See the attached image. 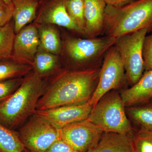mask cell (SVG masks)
<instances>
[{"label":"cell","instance_id":"obj_19","mask_svg":"<svg viewBox=\"0 0 152 152\" xmlns=\"http://www.w3.org/2000/svg\"><path fill=\"white\" fill-rule=\"evenodd\" d=\"M17 131L0 123V152H26Z\"/></svg>","mask_w":152,"mask_h":152},{"label":"cell","instance_id":"obj_9","mask_svg":"<svg viewBox=\"0 0 152 152\" xmlns=\"http://www.w3.org/2000/svg\"><path fill=\"white\" fill-rule=\"evenodd\" d=\"M59 130L60 139L78 152H88L99 141L104 132L88 119Z\"/></svg>","mask_w":152,"mask_h":152},{"label":"cell","instance_id":"obj_22","mask_svg":"<svg viewBox=\"0 0 152 152\" xmlns=\"http://www.w3.org/2000/svg\"><path fill=\"white\" fill-rule=\"evenodd\" d=\"M15 35L11 21L0 28V60L12 59Z\"/></svg>","mask_w":152,"mask_h":152},{"label":"cell","instance_id":"obj_32","mask_svg":"<svg viewBox=\"0 0 152 152\" xmlns=\"http://www.w3.org/2000/svg\"><path fill=\"white\" fill-rule=\"evenodd\" d=\"M26 152H30V151H29V150H27V151Z\"/></svg>","mask_w":152,"mask_h":152},{"label":"cell","instance_id":"obj_31","mask_svg":"<svg viewBox=\"0 0 152 152\" xmlns=\"http://www.w3.org/2000/svg\"><path fill=\"white\" fill-rule=\"evenodd\" d=\"M8 5H10L12 4V0H3Z\"/></svg>","mask_w":152,"mask_h":152},{"label":"cell","instance_id":"obj_7","mask_svg":"<svg viewBox=\"0 0 152 152\" xmlns=\"http://www.w3.org/2000/svg\"><path fill=\"white\" fill-rule=\"evenodd\" d=\"M126 80L124 64L114 45L106 53L96 88L89 102L94 107L106 93L121 88Z\"/></svg>","mask_w":152,"mask_h":152},{"label":"cell","instance_id":"obj_18","mask_svg":"<svg viewBox=\"0 0 152 152\" xmlns=\"http://www.w3.org/2000/svg\"><path fill=\"white\" fill-rule=\"evenodd\" d=\"M32 70L31 66L12 59L0 60V81L23 77Z\"/></svg>","mask_w":152,"mask_h":152},{"label":"cell","instance_id":"obj_13","mask_svg":"<svg viewBox=\"0 0 152 152\" xmlns=\"http://www.w3.org/2000/svg\"><path fill=\"white\" fill-rule=\"evenodd\" d=\"M125 107L142 104L152 100V70L144 72L134 86L120 91Z\"/></svg>","mask_w":152,"mask_h":152},{"label":"cell","instance_id":"obj_11","mask_svg":"<svg viewBox=\"0 0 152 152\" xmlns=\"http://www.w3.org/2000/svg\"><path fill=\"white\" fill-rule=\"evenodd\" d=\"M40 45L37 26L34 24L27 25L16 34L12 59L33 67Z\"/></svg>","mask_w":152,"mask_h":152},{"label":"cell","instance_id":"obj_20","mask_svg":"<svg viewBox=\"0 0 152 152\" xmlns=\"http://www.w3.org/2000/svg\"><path fill=\"white\" fill-rule=\"evenodd\" d=\"M39 32L40 44L42 50L53 54L60 53L62 44L57 30L51 26L45 25Z\"/></svg>","mask_w":152,"mask_h":152},{"label":"cell","instance_id":"obj_28","mask_svg":"<svg viewBox=\"0 0 152 152\" xmlns=\"http://www.w3.org/2000/svg\"><path fill=\"white\" fill-rule=\"evenodd\" d=\"M13 9L12 4L0 10V28L11 21L12 18Z\"/></svg>","mask_w":152,"mask_h":152},{"label":"cell","instance_id":"obj_26","mask_svg":"<svg viewBox=\"0 0 152 152\" xmlns=\"http://www.w3.org/2000/svg\"><path fill=\"white\" fill-rule=\"evenodd\" d=\"M145 72L152 70V33L144 39L142 49Z\"/></svg>","mask_w":152,"mask_h":152},{"label":"cell","instance_id":"obj_12","mask_svg":"<svg viewBox=\"0 0 152 152\" xmlns=\"http://www.w3.org/2000/svg\"><path fill=\"white\" fill-rule=\"evenodd\" d=\"M68 0H50L41 8L36 22L44 25L54 24L82 33L70 16L66 8Z\"/></svg>","mask_w":152,"mask_h":152},{"label":"cell","instance_id":"obj_16","mask_svg":"<svg viewBox=\"0 0 152 152\" xmlns=\"http://www.w3.org/2000/svg\"><path fill=\"white\" fill-rule=\"evenodd\" d=\"M14 29L15 34L36 19L38 0H12Z\"/></svg>","mask_w":152,"mask_h":152},{"label":"cell","instance_id":"obj_8","mask_svg":"<svg viewBox=\"0 0 152 152\" xmlns=\"http://www.w3.org/2000/svg\"><path fill=\"white\" fill-rule=\"evenodd\" d=\"M116 40V38L107 36L88 39L70 38L66 41V52L75 62H89L102 56L115 45Z\"/></svg>","mask_w":152,"mask_h":152},{"label":"cell","instance_id":"obj_2","mask_svg":"<svg viewBox=\"0 0 152 152\" xmlns=\"http://www.w3.org/2000/svg\"><path fill=\"white\" fill-rule=\"evenodd\" d=\"M46 85L34 72L25 76L17 91L0 103V123L15 130L35 114Z\"/></svg>","mask_w":152,"mask_h":152},{"label":"cell","instance_id":"obj_30","mask_svg":"<svg viewBox=\"0 0 152 152\" xmlns=\"http://www.w3.org/2000/svg\"><path fill=\"white\" fill-rule=\"evenodd\" d=\"M7 6L8 5H7L3 0H0V10L4 8Z\"/></svg>","mask_w":152,"mask_h":152},{"label":"cell","instance_id":"obj_3","mask_svg":"<svg viewBox=\"0 0 152 152\" xmlns=\"http://www.w3.org/2000/svg\"><path fill=\"white\" fill-rule=\"evenodd\" d=\"M152 27V0H134L121 6L107 5L104 15L106 36L118 39Z\"/></svg>","mask_w":152,"mask_h":152},{"label":"cell","instance_id":"obj_6","mask_svg":"<svg viewBox=\"0 0 152 152\" xmlns=\"http://www.w3.org/2000/svg\"><path fill=\"white\" fill-rule=\"evenodd\" d=\"M17 132L24 145L31 152H45L61 139L59 130L35 113Z\"/></svg>","mask_w":152,"mask_h":152},{"label":"cell","instance_id":"obj_21","mask_svg":"<svg viewBox=\"0 0 152 152\" xmlns=\"http://www.w3.org/2000/svg\"><path fill=\"white\" fill-rule=\"evenodd\" d=\"M58 58L56 55L45 51H39L34 60L33 68L34 72L41 77L51 73L57 66Z\"/></svg>","mask_w":152,"mask_h":152},{"label":"cell","instance_id":"obj_10","mask_svg":"<svg viewBox=\"0 0 152 152\" xmlns=\"http://www.w3.org/2000/svg\"><path fill=\"white\" fill-rule=\"evenodd\" d=\"M93 107L88 102L79 104L61 106L35 113L43 118L57 129L72 123L88 119Z\"/></svg>","mask_w":152,"mask_h":152},{"label":"cell","instance_id":"obj_5","mask_svg":"<svg viewBox=\"0 0 152 152\" xmlns=\"http://www.w3.org/2000/svg\"><path fill=\"white\" fill-rule=\"evenodd\" d=\"M148 29H142L117 39L115 46L124 67L126 79L132 86L142 77L144 72L142 49Z\"/></svg>","mask_w":152,"mask_h":152},{"label":"cell","instance_id":"obj_4","mask_svg":"<svg viewBox=\"0 0 152 152\" xmlns=\"http://www.w3.org/2000/svg\"><path fill=\"white\" fill-rule=\"evenodd\" d=\"M118 90L105 94L93 107L88 120L104 132H114L133 137L136 130L128 118Z\"/></svg>","mask_w":152,"mask_h":152},{"label":"cell","instance_id":"obj_17","mask_svg":"<svg viewBox=\"0 0 152 152\" xmlns=\"http://www.w3.org/2000/svg\"><path fill=\"white\" fill-rule=\"evenodd\" d=\"M125 109L136 131L152 132V100L142 104L126 107Z\"/></svg>","mask_w":152,"mask_h":152},{"label":"cell","instance_id":"obj_29","mask_svg":"<svg viewBox=\"0 0 152 152\" xmlns=\"http://www.w3.org/2000/svg\"><path fill=\"white\" fill-rule=\"evenodd\" d=\"M107 5L121 6L132 2L134 0H103Z\"/></svg>","mask_w":152,"mask_h":152},{"label":"cell","instance_id":"obj_1","mask_svg":"<svg viewBox=\"0 0 152 152\" xmlns=\"http://www.w3.org/2000/svg\"><path fill=\"white\" fill-rule=\"evenodd\" d=\"M100 69L94 68L61 72L46 86L37 110H44L88 102L96 88Z\"/></svg>","mask_w":152,"mask_h":152},{"label":"cell","instance_id":"obj_27","mask_svg":"<svg viewBox=\"0 0 152 152\" xmlns=\"http://www.w3.org/2000/svg\"><path fill=\"white\" fill-rule=\"evenodd\" d=\"M45 152H78L67 143L59 139L54 143Z\"/></svg>","mask_w":152,"mask_h":152},{"label":"cell","instance_id":"obj_14","mask_svg":"<svg viewBox=\"0 0 152 152\" xmlns=\"http://www.w3.org/2000/svg\"><path fill=\"white\" fill-rule=\"evenodd\" d=\"M107 4L103 0H85L84 33L95 38L104 29V15Z\"/></svg>","mask_w":152,"mask_h":152},{"label":"cell","instance_id":"obj_15","mask_svg":"<svg viewBox=\"0 0 152 152\" xmlns=\"http://www.w3.org/2000/svg\"><path fill=\"white\" fill-rule=\"evenodd\" d=\"M132 136L103 132L97 145L88 152H133Z\"/></svg>","mask_w":152,"mask_h":152},{"label":"cell","instance_id":"obj_25","mask_svg":"<svg viewBox=\"0 0 152 152\" xmlns=\"http://www.w3.org/2000/svg\"><path fill=\"white\" fill-rule=\"evenodd\" d=\"M24 79V77L0 81V103L7 99L17 91Z\"/></svg>","mask_w":152,"mask_h":152},{"label":"cell","instance_id":"obj_24","mask_svg":"<svg viewBox=\"0 0 152 152\" xmlns=\"http://www.w3.org/2000/svg\"><path fill=\"white\" fill-rule=\"evenodd\" d=\"M133 152H152V132L136 131L132 138Z\"/></svg>","mask_w":152,"mask_h":152},{"label":"cell","instance_id":"obj_23","mask_svg":"<svg viewBox=\"0 0 152 152\" xmlns=\"http://www.w3.org/2000/svg\"><path fill=\"white\" fill-rule=\"evenodd\" d=\"M84 8L85 0H68L67 1L68 13L82 33H84L85 28Z\"/></svg>","mask_w":152,"mask_h":152}]
</instances>
